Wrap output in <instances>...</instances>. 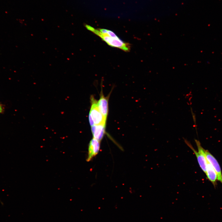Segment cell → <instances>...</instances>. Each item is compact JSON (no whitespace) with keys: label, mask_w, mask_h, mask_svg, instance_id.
Wrapping results in <instances>:
<instances>
[{"label":"cell","mask_w":222,"mask_h":222,"mask_svg":"<svg viewBox=\"0 0 222 222\" xmlns=\"http://www.w3.org/2000/svg\"><path fill=\"white\" fill-rule=\"evenodd\" d=\"M85 26L87 30L99 36L109 45L119 48L126 52L129 51L130 50V44L123 41L118 36L113 37L109 36L102 33L98 29H96L87 24H86Z\"/></svg>","instance_id":"6da1fadb"},{"label":"cell","mask_w":222,"mask_h":222,"mask_svg":"<svg viewBox=\"0 0 222 222\" xmlns=\"http://www.w3.org/2000/svg\"><path fill=\"white\" fill-rule=\"evenodd\" d=\"M206 174L209 180L212 183L214 187H216L217 185V175L213 166L207 160Z\"/></svg>","instance_id":"ba28073f"},{"label":"cell","mask_w":222,"mask_h":222,"mask_svg":"<svg viewBox=\"0 0 222 222\" xmlns=\"http://www.w3.org/2000/svg\"><path fill=\"white\" fill-rule=\"evenodd\" d=\"M108 97H105L101 92L99 100L97 101L99 110L106 120L108 113Z\"/></svg>","instance_id":"8992f818"},{"label":"cell","mask_w":222,"mask_h":222,"mask_svg":"<svg viewBox=\"0 0 222 222\" xmlns=\"http://www.w3.org/2000/svg\"><path fill=\"white\" fill-rule=\"evenodd\" d=\"M207 159L212 164L217 176V180L222 184V173L220 166L215 158L208 150H206Z\"/></svg>","instance_id":"277c9868"},{"label":"cell","mask_w":222,"mask_h":222,"mask_svg":"<svg viewBox=\"0 0 222 222\" xmlns=\"http://www.w3.org/2000/svg\"><path fill=\"white\" fill-rule=\"evenodd\" d=\"M4 106L2 104H0V113H2L4 112Z\"/></svg>","instance_id":"9c48e42d"},{"label":"cell","mask_w":222,"mask_h":222,"mask_svg":"<svg viewBox=\"0 0 222 222\" xmlns=\"http://www.w3.org/2000/svg\"><path fill=\"white\" fill-rule=\"evenodd\" d=\"M91 107L89 116L92 118L94 125L106 124V120L100 111L97 105V101L93 96L91 98Z\"/></svg>","instance_id":"3957f363"},{"label":"cell","mask_w":222,"mask_h":222,"mask_svg":"<svg viewBox=\"0 0 222 222\" xmlns=\"http://www.w3.org/2000/svg\"><path fill=\"white\" fill-rule=\"evenodd\" d=\"M184 140L187 145L193 151L196 156L200 167L203 172L206 174L207 160L205 154L206 150L202 146L200 142L198 140L195 139V140L198 148V151L194 148L189 142L185 139H184Z\"/></svg>","instance_id":"7a4b0ae2"},{"label":"cell","mask_w":222,"mask_h":222,"mask_svg":"<svg viewBox=\"0 0 222 222\" xmlns=\"http://www.w3.org/2000/svg\"><path fill=\"white\" fill-rule=\"evenodd\" d=\"M106 124L94 125L91 126V132L93 138L100 142L104 137Z\"/></svg>","instance_id":"52a82bcc"},{"label":"cell","mask_w":222,"mask_h":222,"mask_svg":"<svg viewBox=\"0 0 222 222\" xmlns=\"http://www.w3.org/2000/svg\"><path fill=\"white\" fill-rule=\"evenodd\" d=\"M100 142L93 138L90 141L88 147L87 161H91L98 153L100 149Z\"/></svg>","instance_id":"5b68a950"}]
</instances>
